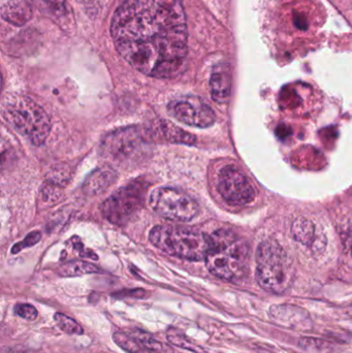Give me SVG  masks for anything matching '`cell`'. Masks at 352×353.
Instances as JSON below:
<instances>
[{"instance_id": "1", "label": "cell", "mask_w": 352, "mask_h": 353, "mask_svg": "<svg viewBox=\"0 0 352 353\" xmlns=\"http://www.w3.org/2000/svg\"><path fill=\"white\" fill-rule=\"evenodd\" d=\"M112 37L120 55L153 78H173L187 55V23L181 0H123Z\"/></svg>"}, {"instance_id": "2", "label": "cell", "mask_w": 352, "mask_h": 353, "mask_svg": "<svg viewBox=\"0 0 352 353\" xmlns=\"http://www.w3.org/2000/svg\"><path fill=\"white\" fill-rule=\"evenodd\" d=\"M210 239V249L205 259L209 271L227 281H235L243 277L249 256L246 243L237 234L225 230H216Z\"/></svg>"}, {"instance_id": "3", "label": "cell", "mask_w": 352, "mask_h": 353, "mask_svg": "<svg viewBox=\"0 0 352 353\" xmlns=\"http://www.w3.org/2000/svg\"><path fill=\"white\" fill-rule=\"evenodd\" d=\"M2 116L14 130L31 144H43L51 130V122L43 108L27 97H10L2 103Z\"/></svg>"}, {"instance_id": "4", "label": "cell", "mask_w": 352, "mask_h": 353, "mask_svg": "<svg viewBox=\"0 0 352 353\" xmlns=\"http://www.w3.org/2000/svg\"><path fill=\"white\" fill-rule=\"evenodd\" d=\"M149 239L163 252L192 261L206 259L211 246L210 236L178 226H156L151 230Z\"/></svg>"}, {"instance_id": "5", "label": "cell", "mask_w": 352, "mask_h": 353, "mask_svg": "<svg viewBox=\"0 0 352 353\" xmlns=\"http://www.w3.org/2000/svg\"><path fill=\"white\" fill-rule=\"evenodd\" d=\"M293 265L287 252L273 241H266L256 252V280L267 292L282 294L291 288Z\"/></svg>"}, {"instance_id": "6", "label": "cell", "mask_w": 352, "mask_h": 353, "mask_svg": "<svg viewBox=\"0 0 352 353\" xmlns=\"http://www.w3.org/2000/svg\"><path fill=\"white\" fill-rule=\"evenodd\" d=\"M147 185L134 182L116 191L101 205L103 217L111 223L123 225L134 217L144 203Z\"/></svg>"}, {"instance_id": "7", "label": "cell", "mask_w": 352, "mask_h": 353, "mask_svg": "<svg viewBox=\"0 0 352 353\" xmlns=\"http://www.w3.org/2000/svg\"><path fill=\"white\" fill-rule=\"evenodd\" d=\"M151 208L159 215L174 221L188 222L200 211L196 199L179 189L161 187L151 193Z\"/></svg>"}, {"instance_id": "8", "label": "cell", "mask_w": 352, "mask_h": 353, "mask_svg": "<svg viewBox=\"0 0 352 353\" xmlns=\"http://www.w3.org/2000/svg\"><path fill=\"white\" fill-rule=\"evenodd\" d=\"M218 191L222 199L233 205H247L256 196V191L247 176L234 165H227L221 170Z\"/></svg>"}, {"instance_id": "9", "label": "cell", "mask_w": 352, "mask_h": 353, "mask_svg": "<svg viewBox=\"0 0 352 353\" xmlns=\"http://www.w3.org/2000/svg\"><path fill=\"white\" fill-rule=\"evenodd\" d=\"M169 115L196 128H209L215 122L213 110L198 97H186L172 101L167 107Z\"/></svg>"}, {"instance_id": "10", "label": "cell", "mask_w": 352, "mask_h": 353, "mask_svg": "<svg viewBox=\"0 0 352 353\" xmlns=\"http://www.w3.org/2000/svg\"><path fill=\"white\" fill-rule=\"evenodd\" d=\"M143 144L144 139L138 128H121L105 138L103 142V151L107 157L123 161L134 157Z\"/></svg>"}, {"instance_id": "11", "label": "cell", "mask_w": 352, "mask_h": 353, "mask_svg": "<svg viewBox=\"0 0 352 353\" xmlns=\"http://www.w3.org/2000/svg\"><path fill=\"white\" fill-rule=\"evenodd\" d=\"M270 315L275 323H280L291 329H307L310 327V319L303 309L289 305H281L271 308Z\"/></svg>"}, {"instance_id": "12", "label": "cell", "mask_w": 352, "mask_h": 353, "mask_svg": "<svg viewBox=\"0 0 352 353\" xmlns=\"http://www.w3.org/2000/svg\"><path fill=\"white\" fill-rule=\"evenodd\" d=\"M211 95L218 103L229 101L231 91V72L227 64H219L213 70L210 80Z\"/></svg>"}, {"instance_id": "13", "label": "cell", "mask_w": 352, "mask_h": 353, "mask_svg": "<svg viewBox=\"0 0 352 353\" xmlns=\"http://www.w3.org/2000/svg\"><path fill=\"white\" fill-rule=\"evenodd\" d=\"M115 172L110 169L97 170L92 174L85 183V189L91 194H96L97 192L105 190L115 182Z\"/></svg>"}, {"instance_id": "14", "label": "cell", "mask_w": 352, "mask_h": 353, "mask_svg": "<svg viewBox=\"0 0 352 353\" xmlns=\"http://www.w3.org/2000/svg\"><path fill=\"white\" fill-rule=\"evenodd\" d=\"M161 128L165 140L174 144L192 145L196 143V139L194 134L174 125L171 122L163 121Z\"/></svg>"}, {"instance_id": "15", "label": "cell", "mask_w": 352, "mask_h": 353, "mask_svg": "<svg viewBox=\"0 0 352 353\" xmlns=\"http://www.w3.org/2000/svg\"><path fill=\"white\" fill-rule=\"evenodd\" d=\"M99 269L92 263L84 261H74L65 263L58 270V273L63 277H78L87 274L99 273Z\"/></svg>"}, {"instance_id": "16", "label": "cell", "mask_w": 352, "mask_h": 353, "mask_svg": "<svg viewBox=\"0 0 352 353\" xmlns=\"http://www.w3.org/2000/svg\"><path fill=\"white\" fill-rule=\"evenodd\" d=\"M2 17L12 24L22 25L30 19V8L26 4L20 2L8 4L2 10Z\"/></svg>"}, {"instance_id": "17", "label": "cell", "mask_w": 352, "mask_h": 353, "mask_svg": "<svg viewBox=\"0 0 352 353\" xmlns=\"http://www.w3.org/2000/svg\"><path fill=\"white\" fill-rule=\"evenodd\" d=\"M130 333L151 353H174L173 348L171 346L163 343V342L157 340L154 336L147 333V332L142 331V330H134Z\"/></svg>"}, {"instance_id": "18", "label": "cell", "mask_w": 352, "mask_h": 353, "mask_svg": "<svg viewBox=\"0 0 352 353\" xmlns=\"http://www.w3.org/2000/svg\"><path fill=\"white\" fill-rule=\"evenodd\" d=\"M113 340L120 348L127 353H151L138 341L132 333L116 332L113 334Z\"/></svg>"}, {"instance_id": "19", "label": "cell", "mask_w": 352, "mask_h": 353, "mask_svg": "<svg viewBox=\"0 0 352 353\" xmlns=\"http://www.w3.org/2000/svg\"><path fill=\"white\" fill-rule=\"evenodd\" d=\"M167 340L171 342L173 345L178 346V347L184 348V350H190L192 352H202V350L198 345L194 344V341L189 339L185 334L182 333L178 329L167 330Z\"/></svg>"}, {"instance_id": "20", "label": "cell", "mask_w": 352, "mask_h": 353, "mask_svg": "<svg viewBox=\"0 0 352 353\" xmlns=\"http://www.w3.org/2000/svg\"><path fill=\"white\" fill-rule=\"evenodd\" d=\"M54 321L57 327L68 335H83L84 334V330L74 319H70V316H66L62 313H55Z\"/></svg>"}, {"instance_id": "21", "label": "cell", "mask_w": 352, "mask_h": 353, "mask_svg": "<svg viewBox=\"0 0 352 353\" xmlns=\"http://www.w3.org/2000/svg\"><path fill=\"white\" fill-rule=\"evenodd\" d=\"M37 6L51 16H63L66 12L65 0H35Z\"/></svg>"}, {"instance_id": "22", "label": "cell", "mask_w": 352, "mask_h": 353, "mask_svg": "<svg viewBox=\"0 0 352 353\" xmlns=\"http://www.w3.org/2000/svg\"><path fill=\"white\" fill-rule=\"evenodd\" d=\"M14 311L21 319H26L28 321H35L39 315L37 308L29 304H17Z\"/></svg>"}, {"instance_id": "23", "label": "cell", "mask_w": 352, "mask_h": 353, "mask_svg": "<svg viewBox=\"0 0 352 353\" xmlns=\"http://www.w3.org/2000/svg\"><path fill=\"white\" fill-rule=\"evenodd\" d=\"M41 234L39 232H31V234H29L28 236H26L25 240H23L22 242L18 243V244L12 247V253L20 252L22 249L28 248V247L37 244V243L41 240Z\"/></svg>"}, {"instance_id": "24", "label": "cell", "mask_w": 352, "mask_h": 353, "mask_svg": "<svg viewBox=\"0 0 352 353\" xmlns=\"http://www.w3.org/2000/svg\"><path fill=\"white\" fill-rule=\"evenodd\" d=\"M351 251H352V240H351Z\"/></svg>"}]
</instances>
